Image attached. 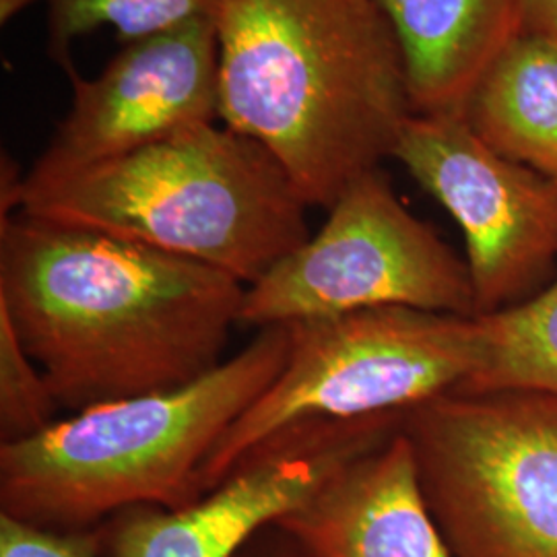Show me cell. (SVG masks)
Instances as JSON below:
<instances>
[{
  "mask_svg": "<svg viewBox=\"0 0 557 557\" xmlns=\"http://www.w3.org/2000/svg\"><path fill=\"white\" fill-rule=\"evenodd\" d=\"M308 205L259 140L213 122L44 184L20 213L96 230L252 285L310 238Z\"/></svg>",
  "mask_w": 557,
  "mask_h": 557,
  "instance_id": "cell-4",
  "label": "cell"
},
{
  "mask_svg": "<svg viewBox=\"0 0 557 557\" xmlns=\"http://www.w3.org/2000/svg\"><path fill=\"white\" fill-rule=\"evenodd\" d=\"M236 557H317L277 522L260 529Z\"/></svg>",
  "mask_w": 557,
  "mask_h": 557,
  "instance_id": "cell-18",
  "label": "cell"
},
{
  "mask_svg": "<svg viewBox=\"0 0 557 557\" xmlns=\"http://www.w3.org/2000/svg\"><path fill=\"white\" fill-rule=\"evenodd\" d=\"M518 34L557 41V0H518Z\"/></svg>",
  "mask_w": 557,
  "mask_h": 557,
  "instance_id": "cell-19",
  "label": "cell"
},
{
  "mask_svg": "<svg viewBox=\"0 0 557 557\" xmlns=\"http://www.w3.org/2000/svg\"><path fill=\"white\" fill-rule=\"evenodd\" d=\"M220 119L326 211L393 158L413 112L403 48L376 0H227Z\"/></svg>",
  "mask_w": 557,
  "mask_h": 557,
  "instance_id": "cell-2",
  "label": "cell"
},
{
  "mask_svg": "<svg viewBox=\"0 0 557 557\" xmlns=\"http://www.w3.org/2000/svg\"><path fill=\"white\" fill-rule=\"evenodd\" d=\"M393 160L462 230L475 317L518 306L554 281L556 180L496 153L460 112L411 114Z\"/></svg>",
  "mask_w": 557,
  "mask_h": 557,
  "instance_id": "cell-8",
  "label": "cell"
},
{
  "mask_svg": "<svg viewBox=\"0 0 557 557\" xmlns=\"http://www.w3.org/2000/svg\"><path fill=\"white\" fill-rule=\"evenodd\" d=\"M60 405L40 366L23 349L17 331L0 310V438L21 442L50 428Z\"/></svg>",
  "mask_w": 557,
  "mask_h": 557,
  "instance_id": "cell-16",
  "label": "cell"
},
{
  "mask_svg": "<svg viewBox=\"0 0 557 557\" xmlns=\"http://www.w3.org/2000/svg\"><path fill=\"white\" fill-rule=\"evenodd\" d=\"M287 326L285 368L202 465L200 496L287 428L409 411L457 393L485 361L478 317L384 306Z\"/></svg>",
  "mask_w": 557,
  "mask_h": 557,
  "instance_id": "cell-5",
  "label": "cell"
},
{
  "mask_svg": "<svg viewBox=\"0 0 557 557\" xmlns=\"http://www.w3.org/2000/svg\"><path fill=\"white\" fill-rule=\"evenodd\" d=\"M460 114L496 153L557 182V41L517 34Z\"/></svg>",
  "mask_w": 557,
  "mask_h": 557,
  "instance_id": "cell-13",
  "label": "cell"
},
{
  "mask_svg": "<svg viewBox=\"0 0 557 557\" xmlns=\"http://www.w3.org/2000/svg\"><path fill=\"white\" fill-rule=\"evenodd\" d=\"M403 418L384 413L287 428L197 502L178 510L135 506L103 520L101 557H236L260 529L298 508L331 471L393 438Z\"/></svg>",
  "mask_w": 557,
  "mask_h": 557,
  "instance_id": "cell-9",
  "label": "cell"
},
{
  "mask_svg": "<svg viewBox=\"0 0 557 557\" xmlns=\"http://www.w3.org/2000/svg\"><path fill=\"white\" fill-rule=\"evenodd\" d=\"M400 430L450 556L557 557V395H444Z\"/></svg>",
  "mask_w": 557,
  "mask_h": 557,
  "instance_id": "cell-6",
  "label": "cell"
},
{
  "mask_svg": "<svg viewBox=\"0 0 557 557\" xmlns=\"http://www.w3.org/2000/svg\"><path fill=\"white\" fill-rule=\"evenodd\" d=\"M246 287L131 239L23 213L0 218V310L71 413L215 370L242 324Z\"/></svg>",
  "mask_w": 557,
  "mask_h": 557,
  "instance_id": "cell-1",
  "label": "cell"
},
{
  "mask_svg": "<svg viewBox=\"0 0 557 557\" xmlns=\"http://www.w3.org/2000/svg\"><path fill=\"white\" fill-rule=\"evenodd\" d=\"M478 319L485 333V361L453 395H557V275L537 296Z\"/></svg>",
  "mask_w": 557,
  "mask_h": 557,
  "instance_id": "cell-14",
  "label": "cell"
},
{
  "mask_svg": "<svg viewBox=\"0 0 557 557\" xmlns=\"http://www.w3.org/2000/svg\"><path fill=\"white\" fill-rule=\"evenodd\" d=\"M397 32L416 114L460 112L518 34V0H376Z\"/></svg>",
  "mask_w": 557,
  "mask_h": 557,
  "instance_id": "cell-12",
  "label": "cell"
},
{
  "mask_svg": "<svg viewBox=\"0 0 557 557\" xmlns=\"http://www.w3.org/2000/svg\"><path fill=\"white\" fill-rule=\"evenodd\" d=\"M69 75L73 100L25 184L64 178L220 116L218 21L124 44L96 79Z\"/></svg>",
  "mask_w": 557,
  "mask_h": 557,
  "instance_id": "cell-10",
  "label": "cell"
},
{
  "mask_svg": "<svg viewBox=\"0 0 557 557\" xmlns=\"http://www.w3.org/2000/svg\"><path fill=\"white\" fill-rule=\"evenodd\" d=\"M384 306L475 317L467 260L400 202L379 168L341 195L314 236L246 287L242 324L264 329Z\"/></svg>",
  "mask_w": 557,
  "mask_h": 557,
  "instance_id": "cell-7",
  "label": "cell"
},
{
  "mask_svg": "<svg viewBox=\"0 0 557 557\" xmlns=\"http://www.w3.org/2000/svg\"><path fill=\"white\" fill-rule=\"evenodd\" d=\"M38 0H0V23L7 25L9 21L15 20L21 11L32 7Z\"/></svg>",
  "mask_w": 557,
  "mask_h": 557,
  "instance_id": "cell-20",
  "label": "cell"
},
{
  "mask_svg": "<svg viewBox=\"0 0 557 557\" xmlns=\"http://www.w3.org/2000/svg\"><path fill=\"white\" fill-rule=\"evenodd\" d=\"M277 524L317 557H453L403 430L331 471Z\"/></svg>",
  "mask_w": 557,
  "mask_h": 557,
  "instance_id": "cell-11",
  "label": "cell"
},
{
  "mask_svg": "<svg viewBox=\"0 0 557 557\" xmlns=\"http://www.w3.org/2000/svg\"><path fill=\"white\" fill-rule=\"evenodd\" d=\"M289 341L287 324L264 326L186 386L98 405L0 444V515L83 531L126 508L178 510L202 498V465L281 374Z\"/></svg>",
  "mask_w": 557,
  "mask_h": 557,
  "instance_id": "cell-3",
  "label": "cell"
},
{
  "mask_svg": "<svg viewBox=\"0 0 557 557\" xmlns=\"http://www.w3.org/2000/svg\"><path fill=\"white\" fill-rule=\"evenodd\" d=\"M0 557H101L100 531H54L0 515Z\"/></svg>",
  "mask_w": 557,
  "mask_h": 557,
  "instance_id": "cell-17",
  "label": "cell"
},
{
  "mask_svg": "<svg viewBox=\"0 0 557 557\" xmlns=\"http://www.w3.org/2000/svg\"><path fill=\"white\" fill-rule=\"evenodd\" d=\"M48 54L64 73L75 69L71 46L103 25L120 41L145 40L200 20H220L227 0H48Z\"/></svg>",
  "mask_w": 557,
  "mask_h": 557,
  "instance_id": "cell-15",
  "label": "cell"
}]
</instances>
